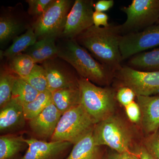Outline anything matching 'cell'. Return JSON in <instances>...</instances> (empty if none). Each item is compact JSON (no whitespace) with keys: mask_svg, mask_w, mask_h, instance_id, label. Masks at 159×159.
<instances>
[{"mask_svg":"<svg viewBox=\"0 0 159 159\" xmlns=\"http://www.w3.org/2000/svg\"><path fill=\"white\" fill-rule=\"evenodd\" d=\"M18 77L11 71L9 67L1 69L0 73V108L11 99L15 82Z\"/></svg>","mask_w":159,"mask_h":159,"instance_id":"cb8c5ba5","label":"cell"},{"mask_svg":"<svg viewBox=\"0 0 159 159\" xmlns=\"http://www.w3.org/2000/svg\"><path fill=\"white\" fill-rule=\"evenodd\" d=\"M52 102V93L51 91L48 90L39 93L33 101L23 106L26 120L29 121L37 116Z\"/></svg>","mask_w":159,"mask_h":159,"instance_id":"d4e9b609","label":"cell"},{"mask_svg":"<svg viewBox=\"0 0 159 159\" xmlns=\"http://www.w3.org/2000/svg\"><path fill=\"white\" fill-rule=\"evenodd\" d=\"M121 9L127 16L120 25L122 35L142 31L159 20V0H133L128 7Z\"/></svg>","mask_w":159,"mask_h":159,"instance_id":"8992f818","label":"cell"},{"mask_svg":"<svg viewBox=\"0 0 159 159\" xmlns=\"http://www.w3.org/2000/svg\"><path fill=\"white\" fill-rule=\"evenodd\" d=\"M157 24H159V20L158 21L157 23Z\"/></svg>","mask_w":159,"mask_h":159,"instance_id":"8d00e7d4","label":"cell"},{"mask_svg":"<svg viewBox=\"0 0 159 159\" xmlns=\"http://www.w3.org/2000/svg\"><path fill=\"white\" fill-rule=\"evenodd\" d=\"M119 159H132L129 152L119 154Z\"/></svg>","mask_w":159,"mask_h":159,"instance_id":"d590c367","label":"cell"},{"mask_svg":"<svg viewBox=\"0 0 159 159\" xmlns=\"http://www.w3.org/2000/svg\"><path fill=\"white\" fill-rule=\"evenodd\" d=\"M37 41L34 29L29 27L24 34L15 38L12 44L2 52V56L10 59L18 54L25 52Z\"/></svg>","mask_w":159,"mask_h":159,"instance_id":"44dd1931","label":"cell"},{"mask_svg":"<svg viewBox=\"0 0 159 159\" xmlns=\"http://www.w3.org/2000/svg\"><path fill=\"white\" fill-rule=\"evenodd\" d=\"M39 93L26 80L18 77L12 90L11 99L16 100L24 106L33 101Z\"/></svg>","mask_w":159,"mask_h":159,"instance_id":"603a6c76","label":"cell"},{"mask_svg":"<svg viewBox=\"0 0 159 159\" xmlns=\"http://www.w3.org/2000/svg\"><path fill=\"white\" fill-rule=\"evenodd\" d=\"M80 104L97 124L116 114V90L109 86L101 87L80 77Z\"/></svg>","mask_w":159,"mask_h":159,"instance_id":"3957f363","label":"cell"},{"mask_svg":"<svg viewBox=\"0 0 159 159\" xmlns=\"http://www.w3.org/2000/svg\"><path fill=\"white\" fill-rule=\"evenodd\" d=\"M9 68L18 77H28L36 64L32 57L25 54H20L9 59Z\"/></svg>","mask_w":159,"mask_h":159,"instance_id":"484cf974","label":"cell"},{"mask_svg":"<svg viewBox=\"0 0 159 159\" xmlns=\"http://www.w3.org/2000/svg\"><path fill=\"white\" fill-rule=\"evenodd\" d=\"M114 3L113 0H99L94 4V9L95 11L104 12L112 8Z\"/></svg>","mask_w":159,"mask_h":159,"instance_id":"836d02e7","label":"cell"},{"mask_svg":"<svg viewBox=\"0 0 159 159\" xmlns=\"http://www.w3.org/2000/svg\"><path fill=\"white\" fill-rule=\"evenodd\" d=\"M52 0H27L29 14L39 17L44 12Z\"/></svg>","mask_w":159,"mask_h":159,"instance_id":"f1b7e54d","label":"cell"},{"mask_svg":"<svg viewBox=\"0 0 159 159\" xmlns=\"http://www.w3.org/2000/svg\"><path fill=\"white\" fill-rule=\"evenodd\" d=\"M93 0H76L68 15L61 37L75 39L78 35L94 25Z\"/></svg>","mask_w":159,"mask_h":159,"instance_id":"30bf717a","label":"cell"},{"mask_svg":"<svg viewBox=\"0 0 159 159\" xmlns=\"http://www.w3.org/2000/svg\"><path fill=\"white\" fill-rule=\"evenodd\" d=\"M128 65L139 70L159 72V47L133 56L129 58Z\"/></svg>","mask_w":159,"mask_h":159,"instance_id":"ffe728a7","label":"cell"},{"mask_svg":"<svg viewBox=\"0 0 159 159\" xmlns=\"http://www.w3.org/2000/svg\"><path fill=\"white\" fill-rule=\"evenodd\" d=\"M142 114L141 125L146 135L159 129V96H136Z\"/></svg>","mask_w":159,"mask_h":159,"instance_id":"9a60e30c","label":"cell"},{"mask_svg":"<svg viewBox=\"0 0 159 159\" xmlns=\"http://www.w3.org/2000/svg\"><path fill=\"white\" fill-rule=\"evenodd\" d=\"M62 115L52 102L37 116L28 121L33 138L51 141Z\"/></svg>","mask_w":159,"mask_h":159,"instance_id":"4fadbf2b","label":"cell"},{"mask_svg":"<svg viewBox=\"0 0 159 159\" xmlns=\"http://www.w3.org/2000/svg\"><path fill=\"white\" fill-rule=\"evenodd\" d=\"M93 135L96 145L107 146L119 154L129 152L135 144L132 128L116 114L97 123Z\"/></svg>","mask_w":159,"mask_h":159,"instance_id":"277c9868","label":"cell"},{"mask_svg":"<svg viewBox=\"0 0 159 159\" xmlns=\"http://www.w3.org/2000/svg\"><path fill=\"white\" fill-rule=\"evenodd\" d=\"M56 57L42 63L45 70L49 90L52 92L61 89L79 86V77Z\"/></svg>","mask_w":159,"mask_h":159,"instance_id":"7c38bea8","label":"cell"},{"mask_svg":"<svg viewBox=\"0 0 159 159\" xmlns=\"http://www.w3.org/2000/svg\"><path fill=\"white\" fill-rule=\"evenodd\" d=\"M24 26L15 18L2 16L0 18V42L1 44L14 39L24 30Z\"/></svg>","mask_w":159,"mask_h":159,"instance_id":"7402d4cb","label":"cell"},{"mask_svg":"<svg viewBox=\"0 0 159 159\" xmlns=\"http://www.w3.org/2000/svg\"><path fill=\"white\" fill-rule=\"evenodd\" d=\"M135 97L134 91L127 87H120L116 90L117 101L124 107L134 102Z\"/></svg>","mask_w":159,"mask_h":159,"instance_id":"f546056e","label":"cell"},{"mask_svg":"<svg viewBox=\"0 0 159 159\" xmlns=\"http://www.w3.org/2000/svg\"><path fill=\"white\" fill-rule=\"evenodd\" d=\"M96 124L80 104L62 114L50 141L75 145L93 132Z\"/></svg>","mask_w":159,"mask_h":159,"instance_id":"5b68a950","label":"cell"},{"mask_svg":"<svg viewBox=\"0 0 159 159\" xmlns=\"http://www.w3.org/2000/svg\"><path fill=\"white\" fill-rule=\"evenodd\" d=\"M119 154L113 150L104 152L102 159H119Z\"/></svg>","mask_w":159,"mask_h":159,"instance_id":"e575fe53","label":"cell"},{"mask_svg":"<svg viewBox=\"0 0 159 159\" xmlns=\"http://www.w3.org/2000/svg\"><path fill=\"white\" fill-rule=\"evenodd\" d=\"M132 159H154L142 143L135 144L129 152Z\"/></svg>","mask_w":159,"mask_h":159,"instance_id":"1f68e13d","label":"cell"},{"mask_svg":"<svg viewBox=\"0 0 159 159\" xmlns=\"http://www.w3.org/2000/svg\"><path fill=\"white\" fill-rule=\"evenodd\" d=\"M125 112L131 122L134 123H141V114L140 107L137 102H131L125 107Z\"/></svg>","mask_w":159,"mask_h":159,"instance_id":"4dcf8cb0","label":"cell"},{"mask_svg":"<svg viewBox=\"0 0 159 159\" xmlns=\"http://www.w3.org/2000/svg\"><path fill=\"white\" fill-rule=\"evenodd\" d=\"M23 79L39 93L49 90L45 70L42 66L36 64L29 76Z\"/></svg>","mask_w":159,"mask_h":159,"instance_id":"4316f807","label":"cell"},{"mask_svg":"<svg viewBox=\"0 0 159 159\" xmlns=\"http://www.w3.org/2000/svg\"><path fill=\"white\" fill-rule=\"evenodd\" d=\"M142 144L154 159H159V129L143 139Z\"/></svg>","mask_w":159,"mask_h":159,"instance_id":"83f0119b","label":"cell"},{"mask_svg":"<svg viewBox=\"0 0 159 159\" xmlns=\"http://www.w3.org/2000/svg\"><path fill=\"white\" fill-rule=\"evenodd\" d=\"M93 132L73 145L66 159H102L104 152L102 146L95 144Z\"/></svg>","mask_w":159,"mask_h":159,"instance_id":"2e32d148","label":"cell"},{"mask_svg":"<svg viewBox=\"0 0 159 159\" xmlns=\"http://www.w3.org/2000/svg\"><path fill=\"white\" fill-rule=\"evenodd\" d=\"M27 121L23 106L14 99H11L0 108V132L2 135L13 134L22 129Z\"/></svg>","mask_w":159,"mask_h":159,"instance_id":"5bb4252c","label":"cell"},{"mask_svg":"<svg viewBox=\"0 0 159 159\" xmlns=\"http://www.w3.org/2000/svg\"><path fill=\"white\" fill-rule=\"evenodd\" d=\"M57 45V57L70 65L80 77L94 84L108 86L114 78L115 72L98 61L89 51L74 39H65Z\"/></svg>","mask_w":159,"mask_h":159,"instance_id":"7a4b0ae2","label":"cell"},{"mask_svg":"<svg viewBox=\"0 0 159 159\" xmlns=\"http://www.w3.org/2000/svg\"><path fill=\"white\" fill-rule=\"evenodd\" d=\"M28 145L22 135L15 134L1 135L0 136V159H15Z\"/></svg>","mask_w":159,"mask_h":159,"instance_id":"d6986e66","label":"cell"},{"mask_svg":"<svg viewBox=\"0 0 159 159\" xmlns=\"http://www.w3.org/2000/svg\"><path fill=\"white\" fill-rule=\"evenodd\" d=\"M93 22L96 27H107L110 25L108 23V16L106 13L100 11H94L93 14Z\"/></svg>","mask_w":159,"mask_h":159,"instance_id":"d6a6232c","label":"cell"},{"mask_svg":"<svg viewBox=\"0 0 159 159\" xmlns=\"http://www.w3.org/2000/svg\"><path fill=\"white\" fill-rule=\"evenodd\" d=\"M52 103L62 114L80 104L79 86L51 92Z\"/></svg>","mask_w":159,"mask_h":159,"instance_id":"ac0fdd59","label":"cell"},{"mask_svg":"<svg viewBox=\"0 0 159 159\" xmlns=\"http://www.w3.org/2000/svg\"><path fill=\"white\" fill-rule=\"evenodd\" d=\"M118 88L127 87L136 96H152L159 94V72L135 70L128 66H122L115 72L114 80Z\"/></svg>","mask_w":159,"mask_h":159,"instance_id":"ba28073f","label":"cell"},{"mask_svg":"<svg viewBox=\"0 0 159 159\" xmlns=\"http://www.w3.org/2000/svg\"><path fill=\"white\" fill-rule=\"evenodd\" d=\"M56 38L47 37L40 39L25 51V54L32 57L36 64L57 57L58 49L55 43Z\"/></svg>","mask_w":159,"mask_h":159,"instance_id":"e0dca14e","label":"cell"},{"mask_svg":"<svg viewBox=\"0 0 159 159\" xmlns=\"http://www.w3.org/2000/svg\"><path fill=\"white\" fill-rule=\"evenodd\" d=\"M120 50L123 61L159 46V24L142 31L122 35Z\"/></svg>","mask_w":159,"mask_h":159,"instance_id":"9c48e42d","label":"cell"},{"mask_svg":"<svg viewBox=\"0 0 159 159\" xmlns=\"http://www.w3.org/2000/svg\"><path fill=\"white\" fill-rule=\"evenodd\" d=\"M122 36L120 25L110 24L106 27L92 26L74 39L95 59L115 73L122 66L119 46Z\"/></svg>","mask_w":159,"mask_h":159,"instance_id":"6da1fadb","label":"cell"},{"mask_svg":"<svg viewBox=\"0 0 159 159\" xmlns=\"http://www.w3.org/2000/svg\"><path fill=\"white\" fill-rule=\"evenodd\" d=\"M72 3L70 0H52L32 26L37 39L61 36Z\"/></svg>","mask_w":159,"mask_h":159,"instance_id":"52a82bcc","label":"cell"},{"mask_svg":"<svg viewBox=\"0 0 159 159\" xmlns=\"http://www.w3.org/2000/svg\"><path fill=\"white\" fill-rule=\"evenodd\" d=\"M25 141L28 149L18 159H66L73 145L68 142L43 141L33 138L25 139Z\"/></svg>","mask_w":159,"mask_h":159,"instance_id":"8fae6325","label":"cell"}]
</instances>
